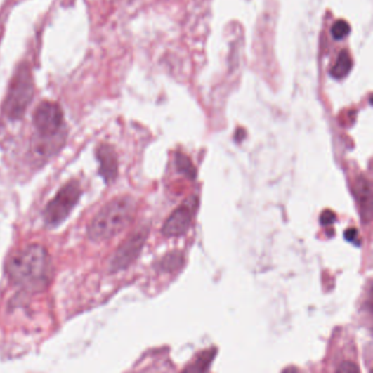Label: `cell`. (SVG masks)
I'll list each match as a JSON object with an SVG mask.
<instances>
[{"label":"cell","instance_id":"cell-1","mask_svg":"<svg viewBox=\"0 0 373 373\" xmlns=\"http://www.w3.org/2000/svg\"><path fill=\"white\" fill-rule=\"evenodd\" d=\"M6 270L15 286L27 292H42L52 280V261L43 245H27L11 255Z\"/></svg>","mask_w":373,"mask_h":373},{"label":"cell","instance_id":"cell-2","mask_svg":"<svg viewBox=\"0 0 373 373\" xmlns=\"http://www.w3.org/2000/svg\"><path fill=\"white\" fill-rule=\"evenodd\" d=\"M37 138L33 139V156L37 160H46L62 148L64 143V114L56 102L43 101L33 115Z\"/></svg>","mask_w":373,"mask_h":373},{"label":"cell","instance_id":"cell-3","mask_svg":"<svg viewBox=\"0 0 373 373\" xmlns=\"http://www.w3.org/2000/svg\"><path fill=\"white\" fill-rule=\"evenodd\" d=\"M136 200L131 196L114 198L104 206L88 228L90 240L103 242L129 227L136 215Z\"/></svg>","mask_w":373,"mask_h":373},{"label":"cell","instance_id":"cell-4","mask_svg":"<svg viewBox=\"0 0 373 373\" xmlns=\"http://www.w3.org/2000/svg\"><path fill=\"white\" fill-rule=\"evenodd\" d=\"M34 94L32 74L27 65H21L13 74L4 103V112L9 119H19L25 115Z\"/></svg>","mask_w":373,"mask_h":373},{"label":"cell","instance_id":"cell-5","mask_svg":"<svg viewBox=\"0 0 373 373\" xmlns=\"http://www.w3.org/2000/svg\"><path fill=\"white\" fill-rule=\"evenodd\" d=\"M82 190L78 181H70L65 184L55 197L47 204L44 220L47 225L57 227L72 213L81 196Z\"/></svg>","mask_w":373,"mask_h":373},{"label":"cell","instance_id":"cell-6","mask_svg":"<svg viewBox=\"0 0 373 373\" xmlns=\"http://www.w3.org/2000/svg\"><path fill=\"white\" fill-rule=\"evenodd\" d=\"M148 235L149 228L146 225L133 231L126 240L122 243L117 252L114 253L110 262V270L112 273H117L131 266L140 254Z\"/></svg>","mask_w":373,"mask_h":373},{"label":"cell","instance_id":"cell-7","mask_svg":"<svg viewBox=\"0 0 373 373\" xmlns=\"http://www.w3.org/2000/svg\"><path fill=\"white\" fill-rule=\"evenodd\" d=\"M196 208H197V198H188L182 205L178 206L166 219L162 228V233L168 237H176L185 235L193 221Z\"/></svg>","mask_w":373,"mask_h":373},{"label":"cell","instance_id":"cell-8","mask_svg":"<svg viewBox=\"0 0 373 373\" xmlns=\"http://www.w3.org/2000/svg\"><path fill=\"white\" fill-rule=\"evenodd\" d=\"M97 158L100 162V174L105 182L110 183L117 178L119 174V160L113 147L103 143L98 148Z\"/></svg>","mask_w":373,"mask_h":373},{"label":"cell","instance_id":"cell-9","mask_svg":"<svg viewBox=\"0 0 373 373\" xmlns=\"http://www.w3.org/2000/svg\"><path fill=\"white\" fill-rule=\"evenodd\" d=\"M356 195L360 206L361 215L365 223H370L372 218V188L371 183L365 176H360L357 180Z\"/></svg>","mask_w":373,"mask_h":373},{"label":"cell","instance_id":"cell-10","mask_svg":"<svg viewBox=\"0 0 373 373\" xmlns=\"http://www.w3.org/2000/svg\"><path fill=\"white\" fill-rule=\"evenodd\" d=\"M353 67V60L347 51H341L336 63L332 67L331 74L335 79H343L346 77Z\"/></svg>","mask_w":373,"mask_h":373},{"label":"cell","instance_id":"cell-11","mask_svg":"<svg viewBox=\"0 0 373 373\" xmlns=\"http://www.w3.org/2000/svg\"><path fill=\"white\" fill-rule=\"evenodd\" d=\"M183 255L180 252H172L166 254L160 263L162 272L171 273L178 270L183 264Z\"/></svg>","mask_w":373,"mask_h":373},{"label":"cell","instance_id":"cell-12","mask_svg":"<svg viewBox=\"0 0 373 373\" xmlns=\"http://www.w3.org/2000/svg\"><path fill=\"white\" fill-rule=\"evenodd\" d=\"M176 166L181 174H185L188 178H194L196 176V170L190 159L184 155L178 154L176 157Z\"/></svg>","mask_w":373,"mask_h":373},{"label":"cell","instance_id":"cell-13","mask_svg":"<svg viewBox=\"0 0 373 373\" xmlns=\"http://www.w3.org/2000/svg\"><path fill=\"white\" fill-rule=\"evenodd\" d=\"M349 32H351V27H349V25L346 21H336L332 27V37L335 40H343V37L349 34Z\"/></svg>","mask_w":373,"mask_h":373},{"label":"cell","instance_id":"cell-14","mask_svg":"<svg viewBox=\"0 0 373 373\" xmlns=\"http://www.w3.org/2000/svg\"><path fill=\"white\" fill-rule=\"evenodd\" d=\"M339 371H341V372H356V371H359V369L355 363L343 362L341 363V366L339 367Z\"/></svg>","mask_w":373,"mask_h":373},{"label":"cell","instance_id":"cell-15","mask_svg":"<svg viewBox=\"0 0 373 373\" xmlns=\"http://www.w3.org/2000/svg\"><path fill=\"white\" fill-rule=\"evenodd\" d=\"M335 221V215L332 211H324L321 216V223L324 225H332Z\"/></svg>","mask_w":373,"mask_h":373},{"label":"cell","instance_id":"cell-16","mask_svg":"<svg viewBox=\"0 0 373 373\" xmlns=\"http://www.w3.org/2000/svg\"><path fill=\"white\" fill-rule=\"evenodd\" d=\"M345 239L349 242H356L357 239H358V230L355 228H351L345 233Z\"/></svg>","mask_w":373,"mask_h":373}]
</instances>
